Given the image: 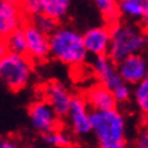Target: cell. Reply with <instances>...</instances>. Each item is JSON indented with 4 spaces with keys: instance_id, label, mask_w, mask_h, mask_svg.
Instances as JSON below:
<instances>
[{
    "instance_id": "cell-5",
    "label": "cell",
    "mask_w": 148,
    "mask_h": 148,
    "mask_svg": "<svg viewBox=\"0 0 148 148\" xmlns=\"http://www.w3.org/2000/svg\"><path fill=\"white\" fill-rule=\"evenodd\" d=\"M91 108L84 97L73 95L67 116V122L72 133L76 136H86L91 133Z\"/></svg>"
},
{
    "instance_id": "cell-2",
    "label": "cell",
    "mask_w": 148,
    "mask_h": 148,
    "mask_svg": "<svg viewBox=\"0 0 148 148\" xmlns=\"http://www.w3.org/2000/svg\"><path fill=\"white\" fill-rule=\"evenodd\" d=\"M91 133L98 148H126V121L118 109L91 113Z\"/></svg>"
},
{
    "instance_id": "cell-27",
    "label": "cell",
    "mask_w": 148,
    "mask_h": 148,
    "mask_svg": "<svg viewBox=\"0 0 148 148\" xmlns=\"http://www.w3.org/2000/svg\"><path fill=\"white\" fill-rule=\"evenodd\" d=\"M143 26L145 29V32H148V14L143 18Z\"/></svg>"
},
{
    "instance_id": "cell-25",
    "label": "cell",
    "mask_w": 148,
    "mask_h": 148,
    "mask_svg": "<svg viewBox=\"0 0 148 148\" xmlns=\"http://www.w3.org/2000/svg\"><path fill=\"white\" fill-rule=\"evenodd\" d=\"M7 53H8V49H7L4 40H0V61H1V58L4 57Z\"/></svg>"
},
{
    "instance_id": "cell-8",
    "label": "cell",
    "mask_w": 148,
    "mask_h": 148,
    "mask_svg": "<svg viewBox=\"0 0 148 148\" xmlns=\"http://www.w3.org/2000/svg\"><path fill=\"white\" fill-rule=\"evenodd\" d=\"M117 69L125 83L136 86L148 73V58L141 53L132 54L117 64Z\"/></svg>"
},
{
    "instance_id": "cell-13",
    "label": "cell",
    "mask_w": 148,
    "mask_h": 148,
    "mask_svg": "<svg viewBox=\"0 0 148 148\" xmlns=\"http://www.w3.org/2000/svg\"><path fill=\"white\" fill-rule=\"evenodd\" d=\"M84 98L92 112H103L117 108V101L113 95V91L101 83L91 86L86 92Z\"/></svg>"
},
{
    "instance_id": "cell-1",
    "label": "cell",
    "mask_w": 148,
    "mask_h": 148,
    "mask_svg": "<svg viewBox=\"0 0 148 148\" xmlns=\"http://www.w3.org/2000/svg\"><path fill=\"white\" fill-rule=\"evenodd\" d=\"M50 56L68 67H80L90 56L84 46L83 33H79L72 26H57L49 36Z\"/></svg>"
},
{
    "instance_id": "cell-10",
    "label": "cell",
    "mask_w": 148,
    "mask_h": 148,
    "mask_svg": "<svg viewBox=\"0 0 148 148\" xmlns=\"http://www.w3.org/2000/svg\"><path fill=\"white\" fill-rule=\"evenodd\" d=\"M83 41L88 54L92 57L105 56L109 53L112 33L109 26H94L83 33Z\"/></svg>"
},
{
    "instance_id": "cell-19",
    "label": "cell",
    "mask_w": 148,
    "mask_h": 148,
    "mask_svg": "<svg viewBox=\"0 0 148 148\" xmlns=\"http://www.w3.org/2000/svg\"><path fill=\"white\" fill-rule=\"evenodd\" d=\"M133 99L137 109L144 116H148V73L133 88Z\"/></svg>"
},
{
    "instance_id": "cell-23",
    "label": "cell",
    "mask_w": 148,
    "mask_h": 148,
    "mask_svg": "<svg viewBox=\"0 0 148 148\" xmlns=\"http://www.w3.org/2000/svg\"><path fill=\"white\" fill-rule=\"evenodd\" d=\"M135 148H148V128H143L139 130L133 141Z\"/></svg>"
},
{
    "instance_id": "cell-9",
    "label": "cell",
    "mask_w": 148,
    "mask_h": 148,
    "mask_svg": "<svg viewBox=\"0 0 148 148\" xmlns=\"http://www.w3.org/2000/svg\"><path fill=\"white\" fill-rule=\"evenodd\" d=\"M91 68H92V72H94L95 77L98 79L99 83L110 88L112 91L124 83L120 72L117 69V64L108 54L92 58Z\"/></svg>"
},
{
    "instance_id": "cell-3",
    "label": "cell",
    "mask_w": 148,
    "mask_h": 148,
    "mask_svg": "<svg viewBox=\"0 0 148 148\" xmlns=\"http://www.w3.org/2000/svg\"><path fill=\"white\" fill-rule=\"evenodd\" d=\"M112 41L108 56L116 64L144 49V32L129 22H116L110 26Z\"/></svg>"
},
{
    "instance_id": "cell-20",
    "label": "cell",
    "mask_w": 148,
    "mask_h": 148,
    "mask_svg": "<svg viewBox=\"0 0 148 148\" xmlns=\"http://www.w3.org/2000/svg\"><path fill=\"white\" fill-rule=\"evenodd\" d=\"M32 22L34 23L40 30H42L44 33H46L48 36H50L58 26L57 21H54L53 18H50V16L45 15V14H38V15H36V16H33Z\"/></svg>"
},
{
    "instance_id": "cell-11",
    "label": "cell",
    "mask_w": 148,
    "mask_h": 148,
    "mask_svg": "<svg viewBox=\"0 0 148 148\" xmlns=\"http://www.w3.org/2000/svg\"><path fill=\"white\" fill-rule=\"evenodd\" d=\"M44 97H45V101H48L50 106L54 109L58 117L67 116L73 95L61 82H49L44 87Z\"/></svg>"
},
{
    "instance_id": "cell-18",
    "label": "cell",
    "mask_w": 148,
    "mask_h": 148,
    "mask_svg": "<svg viewBox=\"0 0 148 148\" xmlns=\"http://www.w3.org/2000/svg\"><path fill=\"white\" fill-rule=\"evenodd\" d=\"M44 141L50 147L68 148L72 145V136L64 129H53L44 133Z\"/></svg>"
},
{
    "instance_id": "cell-22",
    "label": "cell",
    "mask_w": 148,
    "mask_h": 148,
    "mask_svg": "<svg viewBox=\"0 0 148 148\" xmlns=\"http://www.w3.org/2000/svg\"><path fill=\"white\" fill-rule=\"evenodd\" d=\"M113 95H114L117 103H125L133 97V91L130 88V84L124 82L122 84H120L113 90Z\"/></svg>"
},
{
    "instance_id": "cell-28",
    "label": "cell",
    "mask_w": 148,
    "mask_h": 148,
    "mask_svg": "<svg viewBox=\"0 0 148 148\" xmlns=\"http://www.w3.org/2000/svg\"><path fill=\"white\" fill-rule=\"evenodd\" d=\"M4 1H8V3H12V4H19V3H22V0H4Z\"/></svg>"
},
{
    "instance_id": "cell-4",
    "label": "cell",
    "mask_w": 148,
    "mask_h": 148,
    "mask_svg": "<svg viewBox=\"0 0 148 148\" xmlns=\"http://www.w3.org/2000/svg\"><path fill=\"white\" fill-rule=\"evenodd\" d=\"M33 76L32 58L27 54L7 53L0 61V82L10 90L21 91Z\"/></svg>"
},
{
    "instance_id": "cell-21",
    "label": "cell",
    "mask_w": 148,
    "mask_h": 148,
    "mask_svg": "<svg viewBox=\"0 0 148 148\" xmlns=\"http://www.w3.org/2000/svg\"><path fill=\"white\" fill-rule=\"evenodd\" d=\"M44 3H45V0H22L21 7H22L23 14L33 18L38 14H42Z\"/></svg>"
},
{
    "instance_id": "cell-12",
    "label": "cell",
    "mask_w": 148,
    "mask_h": 148,
    "mask_svg": "<svg viewBox=\"0 0 148 148\" xmlns=\"http://www.w3.org/2000/svg\"><path fill=\"white\" fill-rule=\"evenodd\" d=\"M23 11L19 4L0 0V40H5L15 30L21 29Z\"/></svg>"
},
{
    "instance_id": "cell-17",
    "label": "cell",
    "mask_w": 148,
    "mask_h": 148,
    "mask_svg": "<svg viewBox=\"0 0 148 148\" xmlns=\"http://www.w3.org/2000/svg\"><path fill=\"white\" fill-rule=\"evenodd\" d=\"M7 49L10 53H18V54H27V41L23 29L15 30L12 34H10L4 40Z\"/></svg>"
},
{
    "instance_id": "cell-26",
    "label": "cell",
    "mask_w": 148,
    "mask_h": 148,
    "mask_svg": "<svg viewBox=\"0 0 148 148\" xmlns=\"http://www.w3.org/2000/svg\"><path fill=\"white\" fill-rule=\"evenodd\" d=\"M144 49L148 50V32H144Z\"/></svg>"
},
{
    "instance_id": "cell-7",
    "label": "cell",
    "mask_w": 148,
    "mask_h": 148,
    "mask_svg": "<svg viewBox=\"0 0 148 148\" xmlns=\"http://www.w3.org/2000/svg\"><path fill=\"white\" fill-rule=\"evenodd\" d=\"M29 118L33 128L44 135L57 128V121L60 117L57 116V113L54 112V109L50 106L48 101L40 99L30 105Z\"/></svg>"
},
{
    "instance_id": "cell-6",
    "label": "cell",
    "mask_w": 148,
    "mask_h": 148,
    "mask_svg": "<svg viewBox=\"0 0 148 148\" xmlns=\"http://www.w3.org/2000/svg\"><path fill=\"white\" fill-rule=\"evenodd\" d=\"M27 41V56L32 61H44L50 56L49 36L40 30L33 22L26 23L22 27Z\"/></svg>"
},
{
    "instance_id": "cell-24",
    "label": "cell",
    "mask_w": 148,
    "mask_h": 148,
    "mask_svg": "<svg viewBox=\"0 0 148 148\" xmlns=\"http://www.w3.org/2000/svg\"><path fill=\"white\" fill-rule=\"evenodd\" d=\"M0 148H19L18 144L10 139H0Z\"/></svg>"
},
{
    "instance_id": "cell-15",
    "label": "cell",
    "mask_w": 148,
    "mask_h": 148,
    "mask_svg": "<svg viewBox=\"0 0 148 148\" xmlns=\"http://www.w3.org/2000/svg\"><path fill=\"white\" fill-rule=\"evenodd\" d=\"M71 5L72 0H45L42 14H45L58 22L67 16Z\"/></svg>"
},
{
    "instance_id": "cell-14",
    "label": "cell",
    "mask_w": 148,
    "mask_h": 148,
    "mask_svg": "<svg viewBox=\"0 0 148 148\" xmlns=\"http://www.w3.org/2000/svg\"><path fill=\"white\" fill-rule=\"evenodd\" d=\"M121 16L132 21H143L148 14V0H121L118 1Z\"/></svg>"
},
{
    "instance_id": "cell-29",
    "label": "cell",
    "mask_w": 148,
    "mask_h": 148,
    "mask_svg": "<svg viewBox=\"0 0 148 148\" xmlns=\"http://www.w3.org/2000/svg\"><path fill=\"white\" fill-rule=\"evenodd\" d=\"M114 1H121V0H114Z\"/></svg>"
},
{
    "instance_id": "cell-16",
    "label": "cell",
    "mask_w": 148,
    "mask_h": 148,
    "mask_svg": "<svg viewBox=\"0 0 148 148\" xmlns=\"http://www.w3.org/2000/svg\"><path fill=\"white\" fill-rule=\"evenodd\" d=\"M94 4L99 14L102 15V18L106 21L109 25H114L118 22V18L121 16L118 1L114 0H94Z\"/></svg>"
}]
</instances>
